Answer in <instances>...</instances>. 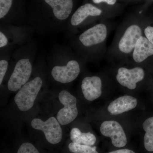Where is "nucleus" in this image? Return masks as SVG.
<instances>
[{
	"mask_svg": "<svg viewBox=\"0 0 153 153\" xmlns=\"http://www.w3.org/2000/svg\"><path fill=\"white\" fill-rule=\"evenodd\" d=\"M42 85V79L38 76L19 89L15 95L14 101L20 111H27L33 107Z\"/></svg>",
	"mask_w": 153,
	"mask_h": 153,
	"instance_id": "1",
	"label": "nucleus"
},
{
	"mask_svg": "<svg viewBox=\"0 0 153 153\" xmlns=\"http://www.w3.org/2000/svg\"><path fill=\"white\" fill-rule=\"evenodd\" d=\"M126 130L123 124L113 119H104L100 126V133L104 137H109L112 145L116 147L125 146L127 143Z\"/></svg>",
	"mask_w": 153,
	"mask_h": 153,
	"instance_id": "2",
	"label": "nucleus"
},
{
	"mask_svg": "<svg viewBox=\"0 0 153 153\" xmlns=\"http://www.w3.org/2000/svg\"><path fill=\"white\" fill-rule=\"evenodd\" d=\"M140 101L135 97L125 94L111 101L104 108V117L118 116L137 108Z\"/></svg>",
	"mask_w": 153,
	"mask_h": 153,
	"instance_id": "3",
	"label": "nucleus"
},
{
	"mask_svg": "<svg viewBox=\"0 0 153 153\" xmlns=\"http://www.w3.org/2000/svg\"><path fill=\"white\" fill-rule=\"evenodd\" d=\"M58 98L64 107L57 113V119L61 125H66L73 121L78 116L77 100L74 96L66 90L60 91Z\"/></svg>",
	"mask_w": 153,
	"mask_h": 153,
	"instance_id": "4",
	"label": "nucleus"
},
{
	"mask_svg": "<svg viewBox=\"0 0 153 153\" xmlns=\"http://www.w3.org/2000/svg\"><path fill=\"white\" fill-rule=\"evenodd\" d=\"M146 72L140 66L131 68L120 67L117 69L116 79L119 84L129 91L135 90L144 79Z\"/></svg>",
	"mask_w": 153,
	"mask_h": 153,
	"instance_id": "5",
	"label": "nucleus"
},
{
	"mask_svg": "<svg viewBox=\"0 0 153 153\" xmlns=\"http://www.w3.org/2000/svg\"><path fill=\"white\" fill-rule=\"evenodd\" d=\"M33 128L44 132L47 141L52 144H56L62 139V130L57 119L52 117L46 121L40 119L35 118L31 123Z\"/></svg>",
	"mask_w": 153,
	"mask_h": 153,
	"instance_id": "6",
	"label": "nucleus"
},
{
	"mask_svg": "<svg viewBox=\"0 0 153 153\" xmlns=\"http://www.w3.org/2000/svg\"><path fill=\"white\" fill-rule=\"evenodd\" d=\"M32 71V64L28 59H23L17 62L8 82L9 90H19L29 80Z\"/></svg>",
	"mask_w": 153,
	"mask_h": 153,
	"instance_id": "7",
	"label": "nucleus"
},
{
	"mask_svg": "<svg viewBox=\"0 0 153 153\" xmlns=\"http://www.w3.org/2000/svg\"><path fill=\"white\" fill-rule=\"evenodd\" d=\"M142 35V30L139 25L133 23L129 25L124 31L118 42L119 51L124 55L131 54Z\"/></svg>",
	"mask_w": 153,
	"mask_h": 153,
	"instance_id": "8",
	"label": "nucleus"
},
{
	"mask_svg": "<svg viewBox=\"0 0 153 153\" xmlns=\"http://www.w3.org/2000/svg\"><path fill=\"white\" fill-rule=\"evenodd\" d=\"M108 29L100 23L88 29L80 35L79 40L83 46L89 47L104 42L107 37Z\"/></svg>",
	"mask_w": 153,
	"mask_h": 153,
	"instance_id": "9",
	"label": "nucleus"
},
{
	"mask_svg": "<svg viewBox=\"0 0 153 153\" xmlns=\"http://www.w3.org/2000/svg\"><path fill=\"white\" fill-rule=\"evenodd\" d=\"M80 72L79 63L76 60H70L66 66H56L52 68V75L57 82L68 83L76 79Z\"/></svg>",
	"mask_w": 153,
	"mask_h": 153,
	"instance_id": "10",
	"label": "nucleus"
},
{
	"mask_svg": "<svg viewBox=\"0 0 153 153\" xmlns=\"http://www.w3.org/2000/svg\"><path fill=\"white\" fill-rule=\"evenodd\" d=\"M84 98L93 101L101 97L102 94V81L99 76H86L82 80L81 85Z\"/></svg>",
	"mask_w": 153,
	"mask_h": 153,
	"instance_id": "11",
	"label": "nucleus"
},
{
	"mask_svg": "<svg viewBox=\"0 0 153 153\" xmlns=\"http://www.w3.org/2000/svg\"><path fill=\"white\" fill-rule=\"evenodd\" d=\"M132 53L133 59L135 63L139 64L142 63L148 57L153 55V44L146 37L142 36Z\"/></svg>",
	"mask_w": 153,
	"mask_h": 153,
	"instance_id": "12",
	"label": "nucleus"
},
{
	"mask_svg": "<svg viewBox=\"0 0 153 153\" xmlns=\"http://www.w3.org/2000/svg\"><path fill=\"white\" fill-rule=\"evenodd\" d=\"M53 9V13L57 19L65 20L71 14L73 8L72 0H44Z\"/></svg>",
	"mask_w": 153,
	"mask_h": 153,
	"instance_id": "13",
	"label": "nucleus"
},
{
	"mask_svg": "<svg viewBox=\"0 0 153 153\" xmlns=\"http://www.w3.org/2000/svg\"><path fill=\"white\" fill-rule=\"evenodd\" d=\"M102 11L90 4H86L77 9L71 17V23L73 26L80 25L88 17L98 16Z\"/></svg>",
	"mask_w": 153,
	"mask_h": 153,
	"instance_id": "14",
	"label": "nucleus"
},
{
	"mask_svg": "<svg viewBox=\"0 0 153 153\" xmlns=\"http://www.w3.org/2000/svg\"><path fill=\"white\" fill-rule=\"evenodd\" d=\"M142 129L144 132V146L146 150L153 152V115L149 116L144 120Z\"/></svg>",
	"mask_w": 153,
	"mask_h": 153,
	"instance_id": "15",
	"label": "nucleus"
},
{
	"mask_svg": "<svg viewBox=\"0 0 153 153\" xmlns=\"http://www.w3.org/2000/svg\"><path fill=\"white\" fill-rule=\"evenodd\" d=\"M70 136L72 142L79 144L93 146L96 142V137L93 134L82 132L77 128H72Z\"/></svg>",
	"mask_w": 153,
	"mask_h": 153,
	"instance_id": "16",
	"label": "nucleus"
},
{
	"mask_svg": "<svg viewBox=\"0 0 153 153\" xmlns=\"http://www.w3.org/2000/svg\"><path fill=\"white\" fill-rule=\"evenodd\" d=\"M69 150L73 153H98L96 146L71 143L68 146Z\"/></svg>",
	"mask_w": 153,
	"mask_h": 153,
	"instance_id": "17",
	"label": "nucleus"
},
{
	"mask_svg": "<svg viewBox=\"0 0 153 153\" xmlns=\"http://www.w3.org/2000/svg\"><path fill=\"white\" fill-rule=\"evenodd\" d=\"M13 0H0V19L8 13L12 6Z\"/></svg>",
	"mask_w": 153,
	"mask_h": 153,
	"instance_id": "18",
	"label": "nucleus"
},
{
	"mask_svg": "<svg viewBox=\"0 0 153 153\" xmlns=\"http://www.w3.org/2000/svg\"><path fill=\"white\" fill-rule=\"evenodd\" d=\"M17 153H40L34 145L29 143L22 144L18 151Z\"/></svg>",
	"mask_w": 153,
	"mask_h": 153,
	"instance_id": "19",
	"label": "nucleus"
},
{
	"mask_svg": "<svg viewBox=\"0 0 153 153\" xmlns=\"http://www.w3.org/2000/svg\"><path fill=\"white\" fill-rule=\"evenodd\" d=\"M8 66L7 61L5 60L0 61V84H1Z\"/></svg>",
	"mask_w": 153,
	"mask_h": 153,
	"instance_id": "20",
	"label": "nucleus"
},
{
	"mask_svg": "<svg viewBox=\"0 0 153 153\" xmlns=\"http://www.w3.org/2000/svg\"><path fill=\"white\" fill-rule=\"evenodd\" d=\"M144 33L146 38L153 44V27L148 26L145 28Z\"/></svg>",
	"mask_w": 153,
	"mask_h": 153,
	"instance_id": "21",
	"label": "nucleus"
},
{
	"mask_svg": "<svg viewBox=\"0 0 153 153\" xmlns=\"http://www.w3.org/2000/svg\"><path fill=\"white\" fill-rule=\"evenodd\" d=\"M8 40L7 37L1 32H0V47L1 48L7 44Z\"/></svg>",
	"mask_w": 153,
	"mask_h": 153,
	"instance_id": "22",
	"label": "nucleus"
},
{
	"mask_svg": "<svg viewBox=\"0 0 153 153\" xmlns=\"http://www.w3.org/2000/svg\"><path fill=\"white\" fill-rule=\"evenodd\" d=\"M95 4H100L102 2L106 3L108 4L114 5L116 2L117 0H92Z\"/></svg>",
	"mask_w": 153,
	"mask_h": 153,
	"instance_id": "23",
	"label": "nucleus"
},
{
	"mask_svg": "<svg viewBox=\"0 0 153 153\" xmlns=\"http://www.w3.org/2000/svg\"><path fill=\"white\" fill-rule=\"evenodd\" d=\"M108 153H136L133 151L128 149H121L117 150L112 151Z\"/></svg>",
	"mask_w": 153,
	"mask_h": 153,
	"instance_id": "24",
	"label": "nucleus"
}]
</instances>
